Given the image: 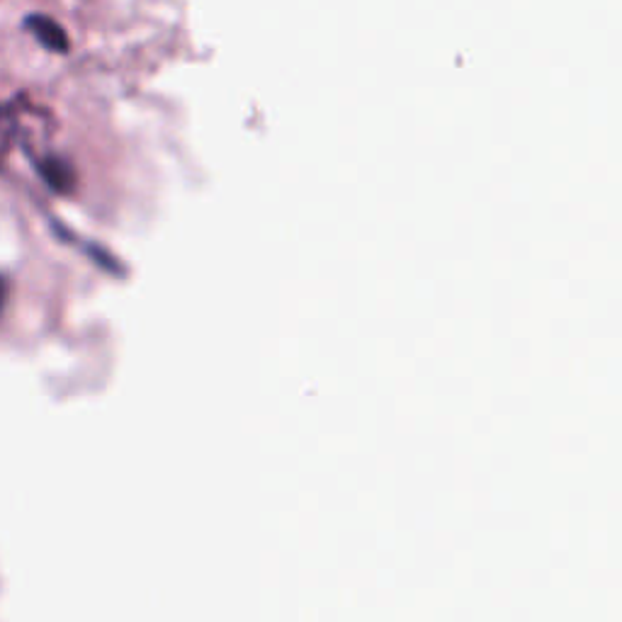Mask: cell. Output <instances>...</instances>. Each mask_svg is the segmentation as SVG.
Segmentation results:
<instances>
[{"label": "cell", "mask_w": 622, "mask_h": 622, "mask_svg": "<svg viewBox=\"0 0 622 622\" xmlns=\"http://www.w3.org/2000/svg\"><path fill=\"white\" fill-rule=\"evenodd\" d=\"M25 30L47 52H54V54H66V52H69V35H66V30L54 18L42 15V13L27 15Z\"/></svg>", "instance_id": "1"}, {"label": "cell", "mask_w": 622, "mask_h": 622, "mask_svg": "<svg viewBox=\"0 0 622 622\" xmlns=\"http://www.w3.org/2000/svg\"><path fill=\"white\" fill-rule=\"evenodd\" d=\"M37 173L59 195H69L76 188L73 166L61 156H42L37 161Z\"/></svg>", "instance_id": "2"}]
</instances>
